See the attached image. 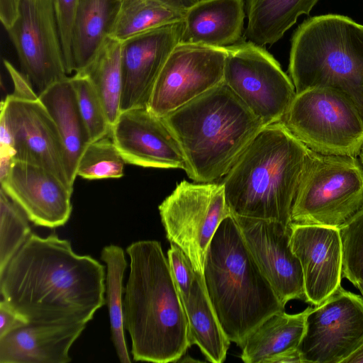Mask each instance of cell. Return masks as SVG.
<instances>
[{
	"mask_svg": "<svg viewBox=\"0 0 363 363\" xmlns=\"http://www.w3.org/2000/svg\"><path fill=\"white\" fill-rule=\"evenodd\" d=\"M105 267L54 232L31 233L0 274L1 299L29 323L87 324L105 304Z\"/></svg>",
	"mask_w": 363,
	"mask_h": 363,
	"instance_id": "1",
	"label": "cell"
},
{
	"mask_svg": "<svg viewBox=\"0 0 363 363\" xmlns=\"http://www.w3.org/2000/svg\"><path fill=\"white\" fill-rule=\"evenodd\" d=\"M126 253L130 272L123 315L133 360L178 362L190 347L188 320L161 244L137 241L126 248Z\"/></svg>",
	"mask_w": 363,
	"mask_h": 363,
	"instance_id": "2",
	"label": "cell"
},
{
	"mask_svg": "<svg viewBox=\"0 0 363 363\" xmlns=\"http://www.w3.org/2000/svg\"><path fill=\"white\" fill-rule=\"evenodd\" d=\"M308 150L282 122L264 126L221 182L231 215L290 225Z\"/></svg>",
	"mask_w": 363,
	"mask_h": 363,
	"instance_id": "3",
	"label": "cell"
},
{
	"mask_svg": "<svg viewBox=\"0 0 363 363\" xmlns=\"http://www.w3.org/2000/svg\"><path fill=\"white\" fill-rule=\"evenodd\" d=\"M195 182H220L264 126L224 83L162 118Z\"/></svg>",
	"mask_w": 363,
	"mask_h": 363,
	"instance_id": "4",
	"label": "cell"
},
{
	"mask_svg": "<svg viewBox=\"0 0 363 363\" xmlns=\"http://www.w3.org/2000/svg\"><path fill=\"white\" fill-rule=\"evenodd\" d=\"M203 277L225 334L239 346L267 317L284 311L232 215L222 220L211 240Z\"/></svg>",
	"mask_w": 363,
	"mask_h": 363,
	"instance_id": "5",
	"label": "cell"
},
{
	"mask_svg": "<svg viewBox=\"0 0 363 363\" xmlns=\"http://www.w3.org/2000/svg\"><path fill=\"white\" fill-rule=\"evenodd\" d=\"M289 72L296 94L331 89L363 118V25L335 13L305 20L291 38Z\"/></svg>",
	"mask_w": 363,
	"mask_h": 363,
	"instance_id": "6",
	"label": "cell"
},
{
	"mask_svg": "<svg viewBox=\"0 0 363 363\" xmlns=\"http://www.w3.org/2000/svg\"><path fill=\"white\" fill-rule=\"evenodd\" d=\"M363 209V166L357 157L310 149L294 200L291 225L340 228Z\"/></svg>",
	"mask_w": 363,
	"mask_h": 363,
	"instance_id": "7",
	"label": "cell"
},
{
	"mask_svg": "<svg viewBox=\"0 0 363 363\" xmlns=\"http://www.w3.org/2000/svg\"><path fill=\"white\" fill-rule=\"evenodd\" d=\"M281 122L308 149L323 155L357 157L363 147V118L331 89L296 94Z\"/></svg>",
	"mask_w": 363,
	"mask_h": 363,
	"instance_id": "8",
	"label": "cell"
},
{
	"mask_svg": "<svg viewBox=\"0 0 363 363\" xmlns=\"http://www.w3.org/2000/svg\"><path fill=\"white\" fill-rule=\"evenodd\" d=\"M225 49L223 82L264 126L281 122L296 92L279 63L250 40Z\"/></svg>",
	"mask_w": 363,
	"mask_h": 363,
	"instance_id": "9",
	"label": "cell"
},
{
	"mask_svg": "<svg viewBox=\"0 0 363 363\" xmlns=\"http://www.w3.org/2000/svg\"><path fill=\"white\" fill-rule=\"evenodd\" d=\"M161 220L170 243L178 245L203 274L208 246L222 220L231 215L223 184H177L159 206Z\"/></svg>",
	"mask_w": 363,
	"mask_h": 363,
	"instance_id": "10",
	"label": "cell"
},
{
	"mask_svg": "<svg viewBox=\"0 0 363 363\" xmlns=\"http://www.w3.org/2000/svg\"><path fill=\"white\" fill-rule=\"evenodd\" d=\"M225 48L179 43L164 65L147 108L163 118L223 82Z\"/></svg>",
	"mask_w": 363,
	"mask_h": 363,
	"instance_id": "11",
	"label": "cell"
},
{
	"mask_svg": "<svg viewBox=\"0 0 363 363\" xmlns=\"http://www.w3.org/2000/svg\"><path fill=\"white\" fill-rule=\"evenodd\" d=\"M363 343V298L342 286L311 307L298 346L303 363H342Z\"/></svg>",
	"mask_w": 363,
	"mask_h": 363,
	"instance_id": "12",
	"label": "cell"
},
{
	"mask_svg": "<svg viewBox=\"0 0 363 363\" xmlns=\"http://www.w3.org/2000/svg\"><path fill=\"white\" fill-rule=\"evenodd\" d=\"M0 119L10 131L14 161L42 167L70 185L64 146L52 116L39 96L11 93L1 104Z\"/></svg>",
	"mask_w": 363,
	"mask_h": 363,
	"instance_id": "13",
	"label": "cell"
},
{
	"mask_svg": "<svg viewBox=\"0 0 363 363\" xmlns=\"http://www.w3.org/2000/svg\"><path fill=\"white\" fill-rule=\"evenodd\" d=\"M7 32L23 74L40 91L67 77L52 0H22Z\"/></svg>",
	"mask_w": 363,
	"mask_h": 363,
	"instance_id": "14",
	"label": "cell"
},
{
	"mask_svg": "<svg viewBox=\"0 0 363 363\" xmlns=\"http://www.w3.org/2000/svg\"><path fill=\"white\" fill-rule=\"evenodd\" d=\"M233 216L256 263L281 304L285 307L293 299L305 301L301 265L290 245L291 225Z\"/></svg>",
	"mask_w": 363,
	"mask_h": 363,
	"instance_id": "15",
	"label": "cell"
},
{
	"mask_svg": "<svg viewBox=\"0 0 363 363\" xmlns=\"http://www.w3.org/2000/svg\"><path fill=\"white\" fill-rule=\"evenodd\" d=\"M184 22L155 28L122 42L121 111L147 107L156 80L179 43Z\"/></svg>",
	"mask_w": 363,
	"mask_h": 363,
	"instance_id": "16",
	"label": "cell"
},
{
	"mask_svg": "<svg viewBox=\"0 0 363 363\" xmlns=\"http://www.w3.org/2000/svg\"><path fill=\"white\" fill-rule=\"evenodd\" d=\"M111 138L128 164L185 171V160L177 139L162 118L147 107L121 111L112 125Z\"/></svg>",
	"mask_w": 363,
	"mask_h": 363,
	"instance_id": "17",
	"label": "cell"
},
{
	"mask_svg": "<svg viewBox=\"0 0 363 363\" xmlns=\"http://www.w3.org/2000/svg\"><path fill=\"white\" fill-rule=\"evenodd\" d=\"M290 245L302 268L305 301L318 306L341 286L342 247L340 229L291 225Z\"/></svg>",
	"mask_w": 363,
	"mask_h": 363,
	"instance_id": "18",
	"label": "cell"
},
{
	"mask_svg": "<svg viewBox=\"0 0 363 363\" xmlns=\"http://www.w3.org/2000/svg\"><path fill=\"white\" fill-rule=\"evenodd\" d=\"M1 188L38 226L59 228L70 218L73 190L42 167L14 161Z\"/></svg>",
	"mask_w": 363,
	"mask_h": 363,
	"instance_id": "19",
	"label": "cell"
},
{
	"mask_svg": "<svg viewBox=\"0 0 363 363\" xmlns=\"http://www.w3.org/2000/svg\"><path fill=\"white\" fill-rule=\"evenodd\" d=\"M82 323H29L0 338V363H67Z\"/></svg>",
	"mask_w": 363,
	"mask_h": 363,
	"instance_id": "20",
	"label": "cell"
},
{
	"mask_svg": "<svg viewBox=\"0 0 363 363\" xmlns=\"http://www.w3.org/2000/svg\"><path fill=\"white\" fill-rule=\"evenodd\" d=\"M244 0H202L185 12L180 43L226 48L240 41Z\"/></svg>",
	"mask_w": 363,
	"mask_h": 363,
	"instance_id": "21",
	"label": "cell"
},
{
	"mask_svg": "<svg viewBox=\"0 0 363 363\" xmlns=\"http://www.w3.org/2000/svg\"><path fill=\"white\" fill-rule=\"evenodd\" d=\"M38 96L58 129L65 149L68 179L73 187L79 159L91 140L70 77L53 83L40 91Z\"/></svg>",
	"mask_w": 363,
	"mask_h": 363,
	"instance_id": "22",
	"label": "cell"
},
{
	"mask_svg": "<svg viewBox=\"0 0 363 363\" xmlns=\"http://www.w3.org/2000/svg\"><path fill=\"white\" fill-rule=\"evenodd\" d=\"M121 0H79L72 35L73 72L84 70L111 38Z\"/></svg>",
	"mask_w": 363,
	"mask_h": 363,
	"instance_id": "23",
	"label": "cell"
},
{
	"mask_svg": "<svg viewBox=\"0 0 363 363\" xmlns=\"http://www.w3.org/2000/svg\"><path fill=\"white\" fill-rule=\"evenodd\" d=\"M311 306L296 313H275L258 325L240 345L246 363H264L271 356L298 347L305 331L306 318Z\"/></svg>",
	"mask_w": 363,
	"mask_h": 363,
	"instance_id": "24",
	"label": "cell"
},
{
	"mask_svg": "<svg viewBox=\"0 0 363 363\" xmlns=\"http://www.w3.org/2000/svg\"><path fill=\"white\" fill-rule=\"evenodd\" d=\"M320 0H245L248 40L261 46L279 40Z\"/></svg>",
	"mask_w": 363,
	"mask_h": 363,
	"instance_id": "25",
	"label": "cell"
},
{
	"mask_svg": "<svg viewBox=\"0 0 363 363\" xmlns=\"http://www.w3.org/2000/svg\"><path fill=\"white\" fill-rule=\"evenodd\" d=\"M183 303L188 320L190 347L196 344L211 362H223L231 342L212 307L203 274L197 273L189 296Z\"/></svg>",
	"mask_w": 363,
	"mask_h": 363,
	"instance_id": "26",
	"label": "cell"
},
{
	"mask_svg": "<svg viewBox=\"0 0 363 363\" xmlns=\"http://www.w3.org/2000/svg\"><path fill=\"white\" fill-rule=\"evenodd\" d=\"M122 42L109 38L93 61L82 71L99 95L112 125L121 113L123 90Z\"/></svg>",
	"mask_w": 363,
	"mask_h": 363,
	"instance_id": "27",
	"label": "cell"
},
{
	"mask_svg": "<svg viewBox=\"0 0 363 363\" xmlns=\"http://www.w3.org/2000/svg\"><path fill=\"white\" fill-rule=\"evenodd\" d=\"M101 259L106 265V303L111 325V339L121 363L131 362L127 348L123 315V280L127 261L122 247L116 245L105 246Z\"/></svg>",
	"mask_w": 363,
	"mask_h": 363,
	"instance_id": "28",
	"label": "cell"
},
{
	"mask_svg": "<svg viewBox=\"0 0 363 363\" xmlns=\"http://www.w3.org/2000/svg\"><path fill=\"white\" fill-rule=\"evenodd\" d=\"M185 13L156 0H121L117 20L111 38L123 42L146 30L183 21Z\"/></svg>",
	"mask_w": 363,
	"mask_h": 363,
	"instance_id": "29",
	"label": "cell"
},
{
	"mask_svg": "<svg viewBox=\"0 0 363 363\" xmlns=\"http://www.w3.org/2000/svg\"><path fill=\"white\" fill-rule=\"evenodd\" d=\"M125 164L111 135H107L87 145L79 159L77 177L89 180L121 178Z\"/></svg>",
	"mask_w": 363,
	"mask_h": 363,
	"instance_id": "30",
	"label": "cell"
},
{
	"mask_svg": "<svg viewBox=\"0 0 363 363\" xmlns=\"http://www.w3.org/2000/svg\"><path fill=\"white\" fill-rule=\"evenodd\" d=\"M28 218L1 188L0 189V274L28 238Z\"/></svg>",
	"mask_w": 363,
	"mask_h": 363,
	"instance_id": "31",
	"label": "cell"
},
{
	"mask_svg": "<svg viewBox=\"0 0 363 363\" xmlns=\"http://www.w3.org/2000/svg\"><path fill=\"white\" fill-rule=\"evenodd\" d=\"M70 79L91 142L111 135V126L104 106L89 78L82 72H76Z\"/></svg>",
	"mask_w": 363,
	"mask_h": 363,
	"instance_id": "32",
	"label": "cell"
},
{
	"mask_svg": "<svg viewBox=\"0 0 363 363\" xmlns=\"http://www.w3.org/2000/svg\"><path fill=\"white\" fill-rule=\"evenodd\" d=\"M342 277L354 286L363 282V209L340 228Z\"/></svg>",
	"mask_w": 363,
	"mask_h": 363,
	"instance_id": "33",
	"label": "cell"
},
{
	"mask_svg": "<svg viewBox=\"0 0 363 363\" xmlns=\"http://www.w3.org/2000/svg\"><path fill=\"white\" fill-rule=\"evenodd\" d=\"M67 74L73 72L72 35L79 0H52Z\"/></svg>",
	"mask_w": 363,
	"mask_h": 363,
	"instance_id": "34",
	"label": "cell"
},
{
	"mask_svg": "<svg viewBox=\"0 0 363 363\" xmlns=\"http://www.w3.org/2000/svg\"><path fill=\"white\" fill-rule=\"evenodd\" d=\"M167 257L172 277L184 302L189 296L197 272L189 257L178 245L171 243Z\"/></svg>",
	"mask_w": 363,
	"mask_h": 363,
	"instance_id": "35",
	"label": "cell"
},
{
	"mask_svg": "<svg viewBox=\"0 0 363 363\" xmlns=\"http://www.w3.org/2000/svg\"><path fill=\"white\" fill-rule=\"evenodd\" d=\"M0 338L29 323L23 315L3 299L0 301Z\"/></svg>",
	"mask_w": 363,
	"mask_h": 363,
	"instance_id": "36",
	"label": "cell"
},
{
	"mask_svg": "<svg viewBox=\"0 0 363 363\" xmlns=\"http://www.w3.org/2000/svg\"><path fill=\"white\" fill-rule=\"evenodd\" d=\"M22 0H0V19L8 30L17 20Z\"/></svg>",
	"mask_w": 363,
	"mask_h": 363,
	"instance_id": "37",
	"label": "cell"
},
{
	"mask_svg": "<svg viewBox=\"0 0 363 363\" xmlns=\"http://www.w3.org/2000/svg\"><path fill=\"white\" fill-rule=\"evenodd\" d=\"M264 363H303L298 347H292L267 358Z\"/></svg>",
	"mask_w": 363,
	"mask_h": 363,
	"instance_id": "38",
	"label": "cell"
},
{
	"mask_svg": "<svg viewBox=\"0 0 363 363\" xmlns=\"http://www.w3.org/2000/svg\"><path fill=\"white\" fill-rule=\"evenodd\" d=\"M174 10L186 12L194 5L202 0H156Z\"/></svg>",
	"mask_w": 363,
	"mask_h": 363,
	"instance_id": "39",
	"label": "cell"
},
{
	"mask_svg": "<svg viewBox=\"0 0 363 363\" xmlns=\"http://www.w3.org/2000/svg\"><path fill=\"white\" fill-rule=\"evenodd\" d=\"M342 363H363V343Z\"/></svg>",
	"mask_w": 363,
	"mask_h": 363,
	"instance_id": "40",
	"label": "cell"
},
{
	"mask_svg": "<svg viewBox=\"0 0 363 363\" xmlns=\"http://www.w3.org/2000/svg\"><path fill=\"white\" fill-rule=\"evenodd\" d=\"M354 286L359 290L363 298V282H358L354 285Z\"/></svg>",
	"mask_w": 363,
	"mask_h": 363,
	"instance_id": "41",
	"label": "cell"
},
{
	"mask_svg": "<svg viewBox=\"0 0 363 363\" xmlns=\"http://www.w3.org/2000/svg\"><path fill=\"white\" fill-rule=\"evenodd\" d=\"M359 161H360L361 164H362V166H363V147H362V150H361V152H360V154H359Z\"/></svg>",
	"mask_w": 363,
	"mask_h": 363,
	"instance_id": "42",
	"label": "cell"
}]
</instances>
